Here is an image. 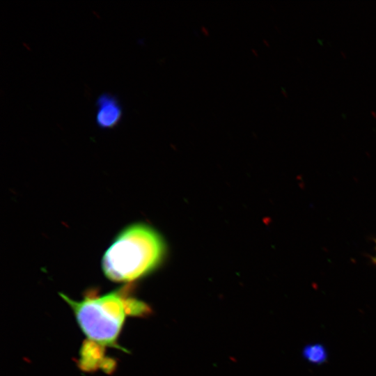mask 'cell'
Masks as SVG:
<instances>
[{
    "label": "cell",
    "instance_id": "obj_1",
    "mask_svg": "<svg viewBox=\"0 0 376 376\" xmlns=\"http://www.w3.org/2000/svg\"><path fill=\"white\" fill-rule=\"evenodd\" d=\"M131 290L128 284L103 295L91 290L79 300L60 293L86 338L80 352L79 364L83 370L101 367L107 348L124 351L118 344V339L126 319L129 316L143 317L150 313L149 306L133 297Z\"/></svg>",
    "mask_w": 376,
    "mask_h": 376
},
{
    "label": "cell",
    "instance_id": "obj_4",
    "mask_svg": "<svg viewBox=\"0 0 376 376\" xmlns=\"http://www.w3.org/2000/svg\"><path fill=\"white\" fill-rule=\"evenodd\" d=\"M305 356L312 362L324 361L326 357L325 352L322 346L312 345L306 348Z\"/></svg>",
    "mask_w": 376,
    "mask_h": 376
},
{
    "label": "cell",
    "instance_id": "obj_5",
    "mask_svg": "<svg viewBox=\"0 0 376 376\" xmlns=\"http://www.w3.org/2000/svg\"><path fill=\"white\" fill-rule=\"evenodd\" d=\"M375 253L373 256H372L370 258H371V261L372 263L376 265V239L375 240Z\"/></svg>",
    "mask_w": 376,
    "mask_h": 376
},
{
    "label": "cell",
    "instance_id": "obj_2",
    "mask_svg": "<svg viewBox=\"0 0 376 376\" xmlns=\"http://www.w3.org/2000/svg\"><path fill=\"white\" fill-rule=\"evenodd\" d=\"M165 254L161 235L141 223L122 230L107 249L102 268L112 281L130 284L157 267Z\"/></svg>",
    "mask_w": 376,
    "mask_h": 376
},
{
    "label": "cell",
    "instance_id": "obj_3",
    "mask_svg": "<svg viewBox=\"0 0 376 376\" xmlns=\"http://www.w3.org/2000/svg\"><path fill=\"white\" fill-rule=\"evenodd\" d=\"M95 123L102 130L116 128L122 121L123 109L118 97L109 93L100 94L95 101Z\"/></svg>",
    "mask_w": 376,
    "mask_h": 376
}]
</instances>
